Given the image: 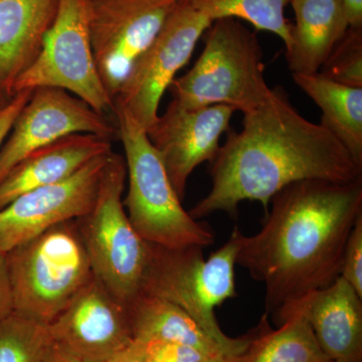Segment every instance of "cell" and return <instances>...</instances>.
<instances>
[{
	"mask_svg": "<svg viewBox=\"0 0 362 362\" xmlns=\"http://www.w3.org/2000/svg\"><path fill=\"white\" fill-rule=\"evenodd\" d=\"M106 362H146L143 356L139 344L133 340L129 346L126 347Z\"/></svg>",
	"mask_w": 362,
	"mask_h": 362,
	"instance_id": "obj_31",
	"label": "cell"
},
{
	"mask_svg": "<svg viewBox=\"0 0 362 362\" xmlns=\"http://www.w3.org/2000/svg\"><path fill=\"white\" fill-rule=\"evenodd\" d=\"M111 153L88 162L61 182L25 192L0 209V252L6 255L52 226L89 214Z\"/></svg>",
	"mask_w": 362,
	"mask_h": 362,
	"instance_id": "obj_11",
	"label": "cell"
},
{
	"mask_svg": "<svg viewBox=\"0 0 362 362\" xmlns=\"http://www.w3.org/2000/svg\"><path fill=\"white\" fill-rule=\"evenodd\" d=\"M114 114L127 169L123 204L136 232L150 244L171 249L213 245V230L183 209L146 130L118 105Z\"/></svg>",
	"mask_w": 362,
	"mask_h": 362,
	"instance_id": "obj_4",
	"label": "cell"
},
{
	"mask_svg": "<svg viewBox=\"0 0 362 362\" xmlns=\"http://www.w3.org/2000/svg\"><path fill=\"white\" fill-rule=\"evenodd\" d=\"M49 328L52 342L89 362H106L133 342L127 308L95 276Z\"/></svg>",
	"mask_w": 362,
	"mask_h": 362,
	"instance_id": "obj_13",
	"label": "cell"
},
{
	"mask_svg": "<svg viewBox=\"0 0 362 362\" xmlns=\"http://www.w3.org/2000/svg\"><path fill=\"white\" fill-rule=\"evenodd\" d=\"M206 32L199 59L169 87L173 101L187 109L223 105L243 114L263 104L272 89L257 33L230 18L213 21Z\"/></svg>",
	"mask_w": 362,
	"mask_h": 362,
	"instance_id": "obj_5",
	"label": "cell"
},
{
	"mask_svg": "<svg viewBox=\"0 0 362 362\" xmlns=\"http://www.w3.org/2000/svg\"><path fill=\"white\" fill-rule=\"evenodd\" d=\"M52 343L49 325L14 312L0 321V362H42Z\"/></svg>",
	"mask_w": 362,
	"mask_h": 362,
	"instance_id": "obj_23",
	"label": "cell"
},
{
	"mask_svg": "<svg viewBox=\"0 0 362 362\" xmlns=\"http://www.w3.org/2000/svg\"><path fill=\"white\" fill-rule=\"evenodd\" d=\"M42 362H89L52 342Z\"/></svg>",
	"mask_w": 362,
	"mask_h": 362,
	"instance_id": "obj_30",
	"label": "cell"
},
{
	"mask_svg": "<svg viewBox=\"0 0 362 362\" xmlns=\"http://www.w3.org/2000/svg\"><path fill=\"white\" fill-rule=\"evenodd\" d=\"M13 312V292L7 270L6 254L0 252V321Z\"/></svg>",
	"mask_w": 362,
	"mask_h": 362,
	"instance_id": "obj_28",
	"label": "cell"
},
{
	"mask_svg": "<svg viewBox=\"0 0 362 362\" xmlns=\"http://www.w3.org/2000/svg\"><path fill=\"white\" fill-rule=\"evenodd\" d=\"M6 258L14 313L45 325L94 277L77 220L52 226Z\"/></svg>",
	"mask_w": 362,
	"mask_h": 362,
	"instance_id": "obj_6",
	"label": "cell"
},
{
	"mask_svg": "<svg viewBox=\"0 0 362 362\" xmlns=\"http://www.w3.org/2000/svg\"><path fill=\"white\" fill-rule=\"evenodd\" d=\"M272 329L264 315L240 354L226 357L225 362H331L324 354L303 314L286 312Z\"/></svg>",
	"mask_w": 362,
	"mask_h": 362,
	"instance_id": "obj_19",
	"label": "cell"
},
{
	"mask_svg": "<svg viewBox=\"0 0 362 362\" xmlns=\"http://www.w3.org/2000/svg\"><path fill=\"white\" fill-rule=\"evenodd\" d=\"M211 21L235 18L251 23L258 30L274 33L287 47L292 25L285 16L290 0H183Z\"/></svg>",
	"mask_w": 362,
	"mask_h": 362,
	"instance_id": "obj_22",
	"label": "cell"
},
{
	"mask_svg": "<svg viewBox=\"0 0 362 362\" xmlns=\"http://www.w3.org/2000/svg\"><path fill=\"white\" fill-rule=\"evenodd\" d=\"M303 314L321 350L331 361L362 362V298L342 277L279 309Z\"/></svg>",
	"mask_w": 362,
	"mask_h": 362,
	"instance_id": "obj_15",
	"label": "cell"
},
{
	"mask_svg": "<svg viewBox=\"0 0 362 362\" xmlns=\"http://www.w3.org/2000/svg\"><path fill=\"white\" fill-rule=\"evenodd\" d=\"M206 362H225V359H223V357H213Z\"/></svg>",
	"mask_w": 362,
	"mask_h": 362,
	"instance_id": "obj_33",
	"label": "cell"
},
{
	"mask_svg": "<svg viewBox=\"0 0 362 362\" xmlns=\"http://www.w3.org/2000/svg\"><path fill=\"white\" fill-rule=\"evenodd\" d=\"M349 28H362V0H341Z\"/></svg>",
	"mask_w": 362,
	"mask_h": 362,
	"instance_id": "obj_29",
	"label": "cell"
},
{
	"mask_svg": "<svg viewBox=\"0 0 362 362\" xmlns=\"http://www.w3.org/2000/svg\"><path fill=\"white\" fill-rule=\"evenodd\" d=\"M131 333L135 341L162 340L188 345L211 357H223L201 326L177 305L140 293L127 306Z\"/></svg>",
	"mask_w": 362,
	"mask_h": 362,
	"instance_id": "obj_21",
	"label": "cell"
},
{
	"mask_svg": "<svg viewBox=\"0 0 362 362\" xmlns=\"http://www.w3.org/2000/svg\"><path fill=\"white\" fill-rule=\"evenodd\" d=\"M178 0H102L89 4L93 54L115 102L133 66L151 45Z\"/></svg>",
	"mask_w": 362,
	"mask_h": 362,
	"instance_id": "obj_10",
	"label": "cell"
},
{
	"mask_svg": "<svg viewBox=\"0 0 362 362\" xmlns=\"http://www.w3.org/2000/svg\"><path fill=\"white\" fill-rule=\"evenodd\" d=\"M295 13L286 59L292 74H316L349 30L341 0H290Z\"/></svg>",
	"mask_w": 362,
	"mask_h": 362,
	"instance_id": "obj_18",
	"label": "cell"
},
{
	"mask_svg": "<svg viewBox=\"0 0 362 362\" xmlns=\"http://www.w3.org/2000/svg\"><path fill=\"white\" fill-rule=\"evenodd\" d=\"M213 21L183 0L169 14L160 32L136 61L115 99L143 129L158 118L164 93L192 58L197 42Z\"/></svg>",
	"mask_w": 362,
	"mask_h": 362,
	"instance_id": "obj_9",
	"label": "cell"
},
{
	"mask_svg": "<svg viewBox=\"0 0 362 362\" xmlns=\"http://www.w3.org/2000/svg\"><path fill=\"white\" fill-rule=\"evenodd\" d=\"M111 152L110 138L84 133L35 150L0 181V209L25 192L71 177L88 162Z\"/></svg>",
	"mask_w": 362,
	"mask_h": 362,
	"instance_id": "obj_16",
	"label": "cell"
},
{
	"mask_svg": "<svg viewBox=\"0 0 362 362\" xmlns=\"http://www.w3.org/2000/svg\"><path fill=\"white\" fill-rule=\"evenodd\" d=\"M270 204L261 230L243 235L237 265L265 285L267 311L274 315L339 277L345 245L362 214V178L297 181Z\"/></svg>",
	"mask_w": 362,
	"mask_h": 362,
	"instance_id": "obj_2",
	"label": "cell"
},
{
	"mask_svg": "<svg viewBox=\"0 0 362 362\" xmlns=\"http://www.w3.org/2000/svg\"><path fill=\"white\" fill-rule=\"evenodd\" d=\"M209 173L211 190L189 211L194 220L216 211L237 218L245 201L259 202L267 214L274 195L297 181L362 178L361 166L341 143L302 116L281 87L244 114L242 129L228 135Z\"/></svg>",
	"mask_w": 362,
	"mask_h": 362,
	"instance_id": "obj_1",
	"label": "cell"
},
{
	"mask_svg": "<svg viewBox=\"0 0 362 362\" xmlns=\"http://www.w3.org/2000/svg\"><path fill=\"white\" fill-rule=\"evenodd\" d=\"M32 90H21L16 93L9 99L1 109H0V149L6 141L7 136L11 132L16 118L20 115L21 109L28 103Z\"/></svg>",
	"mask_w": 362,
	"mask_h": 362,
	"instance_id": "obj_27",
	"label": "cell"
},
{
	"mask_svg": "<svg viewBox=\"0 0 362 362\" xmlns=\"http://www.w3.org/2000/svg\"><path fill=\"white\" fill-rule=\"evenodd\" d=\"M39 88L66 90L98 113H114L115 102L100 78L93 54L88 0H58L40 54L14 83L11 97Z\"/></svg>",
	"mask_w": 362,
	"mask_h": 362,
	"instance_id": "obj_8",
	"label": "cell"
},
{
	"mask_svg": "<svg viewBox=\"0 0 362 362\" xmlns=\"http://www.w3.org/2000/svg\"><path fill=\"white\" fill-rule=\"evenodd\" d=\"M340 277L362 298V214L354 223L345 245Z\"/></svg>",
	"mask_w": 362,
	"mask_h": 362,
	"instance_id": "obj_26",
	"label": "cell"
},
{
	"mask_svg": "<svg viewBox=\"0 0 362 362\" xmlns=\"http://www.w3.org/2000/svg\"><path fill=\"white\" fill-rule=\"evenodd\" d=\"M293 81L320 108V125L362 168V88L339 84L319 73L293 74Z\"/></svg>",
	"mask_w": 362,
	"mask_h": 362,
	"instance_id": "obj_20",
	"label": "cell"
},
{
	"mask_svg": "<svg viewBox=\"0 0 362 362\" xmlns=\"http://www.w3.org/2000/svg\"><path fill=\"white\" fill-rule=\"evenodd\" d=\"M339 84L362 88V28H349L318 71Z\"/></svg>",
	"mask_w": 362,
	"mask_h": 362,
	"instance_id": "obj_24",
	"label": "cell"
},
{
	"mask_svg": "<svg viewBox=\"0 0 362 362\" xmlns=\"http://www.w3.org/2000/svg\"><path fill=\"white\" fill-rule=\"evenodd\" d=\"M235 112L223 105L187 109L171 101L146 131L181 201L192 171L216 157Z\"/></svg>",
	"mask_w": 362,
	"mask_h": 362,
	"instance_id": "obj_14",
	"label": "cell"
},
{
	"mask_svg": "<svg viewBox=\"0 0 362 362\" xmlns=\"http://www.w3.org/2000/svg\"><path fill=\"white\" fill-rule=\"evenodd\" d=\"M57 7L58 0H0V90L6 97L40 54Z\"/></svg>",
	"mask_w": 362,
	"mask_h": 362,
	"instance_id": "obj_17",
	"label": "cell"
},
{
	"mask_svg": "<svg viewBox=\"0 0 362 362\" xmlns=\"http://www.w3.org/2000/svg\"><path fill=\"white\" fill-rule=\"evenodd\" d=\"M107 116L66 90H33L0 149V181L35 150L77 133L110 138L116 133Z\"/></svg>",
	"mask_w": 362,
	"mask_h": 362,
	"instance_id": "obj_12",
	"label": "cell"
},
{
	"mask_svg": "<svg viewBox=\"0 0 362 362\" xmlns=\"http://www.w3.org/2000/svg\"><path fill=\"white\" fill-rule=\"evenodd\" d=\"M9 99H11V98L6 97V95L0 90V109L9 101Z\"/></svg>",
	"mask_w": 362,
	"mask_h": 362,
	"instance_id": "obj_32",
	"label": "cell"
},
{
	"mask_svg": "<svg viewBox=\"0 0 362 362\" xmlns=\"http://www.w3.org/2000/svg\"><path fill=\"white\" fill-rule=\"evenodd\" d=\"M243 233L235 226L228 242L209 259L204 247H164L150 244L141 293L177 305L220 347L223 358L244 349L247 337H228L216 318V307L237 296L235 266Z\"/></svg>",
	"mask_w": 362,
	"mask_h": 362,
	"instance_id": "obj_3",
	"label": "cell"
},
{
	"mask_svg": "<svg viewBox=\"0 0 362 362\" xmlns=\"http://www.w3.org/2000/svg\"><path fill=\"white\" fill-rule=\"evenodd\" d=\"M136 342L139 344L146 362H206L213 358L201 350L180 343L162 340Z\"/></svg>",
	"mask_w": 362,
	"mask_h": 362,
	"instance_id": "obj_25",
	"label": "cell"
},
{
	"mask_svg": "<svg viewBox=\"0 0 362 362\" xmlns=\"http://www.w3.org/2000/svg\"><path fill=\"white\" fill-rule=\"evenodd\" d=\"M331 362H334V361H331Z\"/></svg>",
	"mask_w": 362,
	"mask_h": 362,
	"instance_id": "obj_34",
	"label": "cell"
},
{
	"mask_svg": "<svg viewBox=\"0 0 362 362\" xmlns=\"http://www.w3.org/2000/svg\"><path fill=\"white\" fill-rule=\"evenodd\" d=\"M125 159L112 152L90 213L77 220L95 278L127 308L141 293L150 245L136 232L123 204Z\"/></svg>",
	"mask_w": 362,
	"mask_h": 362,
	"instance_id": "obj_7",
	"label": "cell"
}]
</instances>
